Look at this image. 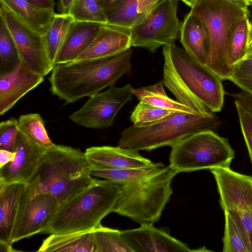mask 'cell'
Instances as JSON below:
<instances>
[{
	"instance_id": "cell-1",
	"label": "cell",
	"mask_w": 252,
	"mask_h": 252,
	"mask_svg": "<svg viewBox=\"0 0 252 252\" xmlns=\"http://www.w3.org/2000/svg\"><path fill=\"white\" fill-rule=\"evenodd\" d=\"M163 84L176 100L203 115L221 110L224 90L222 79L185 49L163 46Z\"/></svg>"
},
{
	"instance_id": "cell-2",
	"label": "cell",
	"mask_w": 252,
	"mask_h": 252,
	"mask_svg": "<svg viewBox=\"0 0 252 252\" xmlns=\"http://www.w3.org/2000/svg\"><path fill=\"white\" fill-rule=\"evenodd\" d=\"M132 53L129 49L105 57L57 64L49 77L50 91L65 103L91 97L113 86L130 70Z\"/></svg>"
},
{
	"instance_id": "cell-3",
	"label": "cell",
	"mask_w": 252,
	"mask_h": 252,
	"mask_svg": "<svg viewBox=\"0 0 252 252\" xmlns=\"http://www.w3.org/2000/svg\"><path fill=\"white\" fill-rule=\"evenodd\" d=\"M94 180L85 153L55 144L46 150L37 173L27 185L32 195L50 194L61 205L87 189Z\"/></svg>"
},
{
	"instance_id": "cell-4",
	"label": "cell",
	"mask_w": 252,
	"mask_h": 252,
	"mask_svg": "<svg viewBox=\"0 0 252 252\" xmlns=\"http://www.w3.org/2000/svg\"><path fill=\"white\" fill-rule=\"evenodd\" d=\"M121 193L119 184L95 178L91 186L60 206L41 233L62 235L93 231L113 212Z\"/></svg>"
},
{
	"instance_id": "cell-5",
	"label": "cell",
	"mask_w": 252,
	"mask_h": 252,
	"mask_svg": "<svg viewBox=\"0 0 252 252\" xmlns=\"http://www.w3.org/2000/svg\"><path fill=\"white\" fill-rule=\"evenodd\" d=\"M220 124L213 113L203 115L173 111L158 121L139 126L133 124L127 127L121 134L118 146L137 151L171 147L195 133L215 129Z\"/></svg>"
},
{
	"instance_id": "cell-6",
	"label": "cell",
	"mask_w": 252,
	"mask_h": 252,
	"mask_svg": "<svg viewBox=\"0 0 252 252\" xmlns=\"http://www.w3.org/2000/svg\"><path fill=\"white\" fill-rule=\"evenodd\" d=\"M177 174L169 165L137 182L119 184L121 193L113 212L140 224L157 221L173 193L171 183Z\"/></svg>"
},
{
	"instance_id": "cell-7",
	"label": "cell",
	"mask_w": 252,
	"mask_h": 252,
	"mask_svg": "<svg viewBox=\"0 0 252 252\" xmlns=\"http://www.w3.org/2000/svg\"><path fill=\"white\" fill-rule=\"evenodd\" d=\"M205 24L209 34L205 63L222 80H229L233 68L228 52L230 31L234 24L248 14L224 0H197L190 11Z\"/></svg>"
},
{
	"instance_id": "cell-8",
	"label": "cell",
	"mask_w": 252,
	"mask_h": 252,
	"mask_svg": "<svg viewBox=\"0 0 252 252\" xmlns=\"http://www.w3.org/2000/svg\"><path fill=\"white\" fill-rule=\"evenodd\" d=\"M235 152L227 138L213 130L195 133L171 147L169 165L182 172L229 168Z\"/></svg>"
},
{
	"instance_id": "cell-9",
	"label": "cell",
	"mask_w": 252,
	"mask_h": 252,
	"mask_svg": "<svg viewBox=\"0 0 252 252\" xmlns=\"http://www.w3.org/2000/svg\"><path fill=\"white\" fill-rule=\"evenodd\" d=\"M179 0H161L131 30V46L155 53L174 44L181 31L177 16Z\"/></svg>"
},
{
	"instance_id": "cell-10",
	"label": "cell",
	"mask_w": 252,
	"mask_h": 252,
	"mask_svg": "<svg viewBox=\"0 0 252 252\" xmlns=\"http://www.w3.org/2000/svg\"><path fill=\"white\" fill-rule=\"evenodd\" d=\"M0 17L14 38L23 64L44 77L51 72L54 66L48 54L43 35L18 18L1 3Z\"/></svg>"
},
{
	"instance_id": "cell-11",
	"label": "cell",
	"mask_w": 252,
	"mask_h": 252,
	"mask_svg": "<svg viewBox=\"0 0 252 252\" xmlns=\"http://www.w3.org/2000/svg\"><path fill=\"white\" fill-rule=\"evenodd\" d=\"M130 84L123 87L110 88L91 97L84 105L69 118L78 125L87 128L103 129L111 126L118 112L134 95Z\"/></svg>"
},
{
	"instance_id": "cell-12",
	"label": "cell",
	"mask_w": 252,
	"mask_h": 252,
	"mask_svg": "<svg viewBox=\"0 0 252 252\" xmlns=\"http://www.w3.org/2000/svg\"><path fill=\"white\" fill-rule=\"evenodd\" d=\"M60 204L49 193L32 195L27 185L22 196L12 233L13 243L41 233L58 211Z\"/></svg>"
},
{
	"instance_id": "cell-13",
	"label": "cell",
	"mask_w": 252,
	"mask_h": 252,
	"mask_svg": "<svg viewBox=\"0 0 252 252\" xmlns=\"http://www.w3.org/2000/svg\"><path fill=\"white\" fill-rule=\"evenodd\" d=\"M215 179L224 211L252 212V177L229 168L210 170Z\"/></svg>"
},
{
	"instance_id": "cell-14",
	"label": "cell",
	"mask_w": 252,
	"mask_h": 252,
	"mask_svg": "<svg viewBox=\"0 0 252 252\" xmlns=\"http://www.w3.org/2000/svg\"><path fill=\"white\" fill-rule=\"evenodd\" d=\"M46 151L19 132L14 159L0 167V185L29 184L37 173Z\"/></svg>"
},
{
	"instance_id": "cell-15",
	"label": "cell",
	"mask_w": 252,
	"mask_h": 252,
	"mask_svg": "<svg viewBox=\"0 0 252 252\" xmlns=\"http://www.w3.org/2000/svg\"><path fill=\"white\" fill-rule=\"evenodd\" d=\"M153 223H143L137 228L121 231V236L133 252H197Z\"/></svg>"
},
{
	"instance_id": "cell-16",
	"label": "cell",
	"mask_w": 252,
	"mask_h": 252,
	"mask_svg": "<svg viewBox=\"0 0 252 252\" xmlns=\"http://www.w3.org/2000/svg\"><path fill=\"white\" fill-rule=\"evenodd\" d=\"M43 81L44 76L32 71L21 62L11 71L0 74V115L6 113Z\"/></svg>"
},
{
	"instance_id": "cell-17",
	"label": "cell",
	"mask_w": 252,
	"mask_h": 252,
	"mask_svg": "<svg viewBox=\"0 0 252 252\" xmlns=\"http://www.w3.org/2000/svg\"><path fill=\"white\" fill-rule=\"evenodd\" d=\"M138 152L119 146H102L91 147L84 153L91 169L140 168L154 163Z\"/></svg>"
},
{
	"instance_id": "cell-18",
	"label": "cell",
	"mask_w": 252,
	"mask_h": 252,
	"mask_svg": "<svg viewBox=\"0 0 252 252\" xmlns=\"http://www.w3.org/2000/svg\"><path fill=\"white\" fill-rule=\"evenodd\" d=\"M131 47L130 29L103 24L91 45L75 61L110 56L123 52Z\"/></svg>"
},
{
	"instance_id": "cell-19",
	"label": "cell",
	"mask_w": 252,
	"mask_h": 252,
	"mask_svg": "<svg viewBox=\"0 0 252 252\" xmlns=\"http://www.w3.org/2000/svg\"><path fill=\"white\" fill-rule=\"evenodd\" d=\"M26 185L20 183L0 185V246L5 252L15 251L12 233Z\"/></svg>"
},
{
	"instance_id": "cell-20",
	"label": "cell",
	"mask_w": 252,
	"mask_h": 252,
	"mask_svg": "<svg viewBox=\"0 0 252 252\" xmlns=\"http://www.w3.org/2000/svg\"><path fill=\"white\" fill-rule=\"evenodd\" d=\"M102 25L74 21L57 56L55 65L76 60L91 45Z\"/></svg>"
},
{
	"instance_id": "cell-21",
	"label": "cell",
	"mask_w": 252,
	"mask_h": 252,
	"mask_svg": "<svg viewBox=\"0 0 252 252\" xmlns=\"http://www.w3.org/2000/svg\"><path fill=\"white\" fill-rule=\"evenodd\" d=\"M180 41L190 56L205 64L209 45L208 32L204 22L190 12L181 25Z\"/></svg>"
},
{
	"instance_id": "cell-22",
	"label": "cell",
	"mask_w": 252,
	"mask_h": 252,
	"mask_svg": "<svg viewBox=\"0 0 252 252\" xmlns=\"http://www.w3.org/2000/svg\"><path fill=\"white\" fill-rule=\"evenodd\" d=\"M93 231L50 234L43 241L37 252H97Z\"/></svg>"
},
{
	"instance_id": "cell-23",
	"label": "cell",
	"mask_w": 252,
	"mask_h": 252,
	"mask_svg": "<svg viewBox=\"0 0 252 252\" xmlns=\"http://www.w3.org/2000/svg\"><path fill=\"white\" fill-rule=\"evenodd\" d=\"M18 18L44 35L56 14L39 8L27 0H0Z\"/></svg>"
},
{
	"instance_id": "cell-24",
	"label": "cell",
	"mask_w": 252,
	"mask_h": 252,
	"mask_svg": "<svg viewBox=\"0 0 252 252\" xmlns=\"http://www.w3.org/2000/svg\"><path fill=\"white\" fill-rule=\"evenodd\" d=\"M74 21L69 13H56L43 35L48 54L54 66L57 56Z\"/></svg>"
},
{
	"instance_id": "cell-25",
	"label": "cell",
	"mask_w": 252,
	"mask_h": 252,
	"mask_svg": "<svg viewBox=\"0 0 252 252\" xmlns=\"http://www.w3.org/2000/svg\"><path fill=\"white\" fill-rule=\"evenodd\" d=\"M133 94L139 101L156 107L174 111L196 113L189 107L169 98L165 92L162 82H158L153 85L133 89Z\"/></svg>"
},
{
	"instance_id": "cell-26",
	"label": "cell",
	"mask_w": 252,
	"mask_h": 252,
	"mask_svg": "<svg viewBox=\"0 0 252 252\" xmlns=\"http://www.w3.org/2000/svg\"><path fill=\"white\" fill-rule=\"evenodd\" d=\"M164 166L161 163H154L149 166L140 168L91 169V173L92 176L110 180L119 184H126L142 180Z\"/></svg>"
},
{
	"instance_id": "cell-27",
	"label": "cell",
	"mask_w": 252,
	"mask_h": 252,
	"mask_svg": "<svg viewBox=\"0 0 252 252\" xmlns=\"http://www.w3.org/2000/svg\"><path fill=\"white\" fill-rule=\"evenodd\" d=\"M19 132L39 147L45 150L55 144L50 139L43 120L38 113L21 115L18 119Z\"/></svg>"
},
{
	"instance_id": "cell-28",
	"label": "cell",
	"mask_w": 252,
	"mask_h": 252,
	"mask_svg": "<svg viewBox=\"0 0 252 252\" xmlns=\"http://www.w3.org/2000/svg\"><path fill=\"white\" fill-rule=\"evenodd\" d=\"M145 14L139 11L137 0H124L106 11L107 24L131 29Z\"/></svg>"
},
{
	"instance_id": "cell-29",
	"label": "cell",
	"mask_w": 252,
	"mask_h": 252,
	"mask_svg": "<svg viewBox=\"0 0 252 252\" xmlns=\"http://www.w3.org/2000/svg\"><path fill=\"white\" fill-rule=\"evenodd\" d=\"M249 31L248 14L236 22L231 28L228 41V52L234 66L245 59L247 55Z\"/></svg>"
},
{
	"instance_id": "cell-30",
	"label": "cell",
	"mask_w": 252,
	"mask_h": 252,
	"mask_svg": "<svg viewBox=\"0 0 252 252\" xmlns=\"http://www.w3.org/2000/svg\"><path fill=\"white\" fill-rule=\"evenodd\" d=\"M20 62L19 51L14 38L0 17V74L11 71Z\"/></svg>"
},
{
	"instance_id": "cell-31",
	"label": "cell",
	"mask_w": 252,
	"mask_h": 252,
	"mask_svg": "<svg viewBox=\"0 0 252 252\" xmlns=\"http://www.w3.org/2000/svg\"><path fill=\"white\" fill-rule=\"evenodd\" d=\"M93 232L97 252H133L121 236L120 230L100 224Z\"/></svg>"
},
{
	"instance_id": "cell-32",
	"label": "cell",
	"mask_w": 252,
	"mask_h": 252,
	"mask_svg": "<svg viewBox=\"0 0 252 252\" xmlns=\"http://www.w3.org/2000/svg\"><path fill=\"white\" fill-rule=\"evenodd\" d=\"M68 13L75 21L107 23L105 11L98 0H75Z\"/></svg>"
},
{
	"instance_id": "cell-33",
	"label": "cell",
	"mask_w": 252,
	"mask_h": 252,
	"mask_svg": "<svg viewBox=\"0 0 252 252\" xmlns=\"http://www.w3.org/2000/svg\"><path fill=\"white\" fill-rule=\"evenodd\" d=\"M224 214V231L222 238L223 252H250L247 242L230 214Z\"/></svg>"
},
{
	"instance_id": "cell-34",
	"label": "cell",
	"mask_w": 252,
	"mask_h": 252,
	"mask_svg": "<svg viewBox=\"0 0 252 252\" xmlns=\"http://www.w3.org/2000/svg\"><path fill=\"white\" fill-rule=\"evenodd\" d=\"M173 111L140 101L132 112L130 120L133 125L139 126L158 121Z\"/></svg>"
},
{
	"instance_id": "cell-35",
	"label": "cell",
	"mask_w": 252,
	"mask_h": 252,
	"mask_svg": "<svg viewBox=\"0 0 252 252\" xmlns=\"http://www.w3.org/2000/svg\"><path fill=\"white\" fill-rule=\"evenodd\" d=\"M229 80L252 94V60L244 59L236 64Z\"/></svg>"
},
{
	"instance_id": "cell-36",
	"label": "cell",
	"mask_w": 252,
	"mask_h": 252,
	"mask_svg": "<svg viewBox=\"0 0 252 252\" xmlns=\"http://www.w3.org/2000/svg\"><path fill=\"white\" fill-rule=\"evenodd\" d=\"M19 130L18 120L11 118L0 124V149L14 152Z\"/></svg>"
},
{
	"instance_id": "cell-37",
	"label": "cell",
	"mask_w": 252,
	"mask_h": 252,
	"mask_svg": "<svg viewBox=\"0 0 252 252\" xmlns=\"http://www.w3.org/2000/svg\"><path fill=\"white\" fill-rule=\"evenodd\" d=\"M242 133L252 163V112L240 101L235 99Z\"/></svg>"
},
{
	"instance_id": "cell-38",
	"label": "cell",
	"mask_w": 252,
	"mask_h": 252,
	"mask_svg": "<svg viewBox=\"0 0 252 252\" xmlns=\"http://www.w3.org/2000/svg\"><path fill=\"white\" fill-rule=\"evenodd\" d=\"M226 212L239 227L250 252H252V212Z\"/></svg>"
},
{
	"instance_id": "cell-39",
	"label": "cell",
	"mask_w": 252,
	"mask_h": 252,
	"mask_svg": "<svg viewBox=\"0 0 252 252\" xmlns=\"http://www.w3.org/2000/svg\"><path fill=\"white\" fill-rule=\"evenodd\" d=\"M235 99L240 101L246 108L252 112V94L242 90L240 92L232 94Z\"/></svg>"
},
{
	"instance_id": "cell-40",
	"label": "cell",
	"mask_w": 252,
	"mask_h": 252,
	"mask_svg": "<svg viewBox=\"0 0 252 252\" xmlns=\"http://www.w3.org/2000/svg\"><path fill=\"white\" fill-rule=\"evenodd\" d=\"M31 4L41 9L55 13L54 0H27Z\"/></svg>"
},
{
	"instance_id": "cell-41",
	"label": "cell",
	"mask_w": 252,
	"mask_h": 252,
	"mask_svg": "<svg viewBox=\"0 0 252 252\" xmlns=\"http://www.w3.org/2000/svg\"><path fill=\"white\" fill-rule=\"evenodd\" d=\"M139 11L146 14L161 0H137Z\"/></svg>"
},
{
	"instance_id": "cell-42",
	"label": "cell",
	"mask_w": 252,
	"mask_h": 252,
	"mask_svg": "<svg viewBox=\"0 0 252 252\" xmlns=\"http://www.w3.org/2000/svg\"><path fill=\"white\" fill-rule=\"evenodd\" d=\"M15 156L14 152L0 149V167L13 160Z\"/></svg>"
},
{
	"instance_id": "cell-43",
	"label": "cell",
	"mask_w": 252,
	"mask_h": 252,
	"mask_svg": "<svg viewBox=\"0 0 252 252\" xmlns=\"http://www.w3.org/2000/svg\"><path fill=\"white\" fill-rule=\"evenodd\" d=\"M75 0H59L61 13H68Z\"/></svg>"
},
{
	"instance_id": "cell-44",
	"label": "cell",
	"mask_w": 252,
	"mask_h": 252,
	"mask_svg": "<svg viewBox=\"0 0 252 252\" xmlns=\"http://www.w3.org/2000/svg\"><path fill=\"white\" fill-rule=\"evenodd\" d=\"M124 0H98L106 11Z\"/></svg>"
},
{
	"instance_id": "cell-45",
	"label": "cell",
	"mask_w": 252,
	"mask_h": 252,
	"mask_svg": "<svg viewBox=\"0 0 252 252\" xmlns=\"http://www.w3.org/2000/svg\"><path fill=\"white\" fill-rule=\"evenodd\" d=\"M244 10H248V7L250 3L248 0H224Z\"/></svg>"
},
{
	"instance_id": "cell-46",
	"label": "cell",
	"mask_w": 252,
	"mask_h": 252,
	"mask_svg": "<svg viewBox=\"0 0 252 252\" xmlns=\"http://www.w3.org/2000/svg\"><path fill=\"white\" fill-rule=\"evenodd\" d=\"M252 50V20L250 22L249 38L248 50Z\"/></svg>"
},
{
	"instance_id": "cell-47",
	"label": "cell",
	"mask_w": 252,
	"mask_h": 252,
	"mask_svg": "<svg viewBox=\"0 0 252 252\" xmlns=\"http://www.w3.org/2000/svg\"><path fill=\"white\" fill-rule=\"evenodd\" d=\"M191 8L194 5L197 0H181Z\"/></svg>"
},
{
	"instance_id": "cell-48",
	"label": "cell",
	"mask_w": 252,
	"mask_h": 252,
	"mask_svg": "<svg viewBox=\"0 0 252 252\" xmlns=\"http://www.w3.org/2000/svg\"><path fill=\"white\" fill-rule=\"evenodd\" d=\"M245 59L252 60V50H248L247 55Z\"/></svg>"
},
{
	"instance_id": "cell-49",
	"label": "cell",
	"mask_w": 252,
	"mask_h": 252,
	"mask_svg": "<svg viewBox=\"0 0 252 252\" xmlns=\"http://www.w3.org/2000/svg\"><path fill=\"white\" fill-rule=\"evenodd\" d=\"M248 1L250 3V5H251L252 6V0H249Z\"/></svg>"
},
{
	"instance_id": "cell-50",
	"label": "cell",
	"mask_w": 252,
	"mask_h": 252,
	"mask_svg": "<svg viewBox=\"0 0 252 252\" xmlns=\"http://www.w3.org/2000/svg\"></svg>"
}]
</instances>
